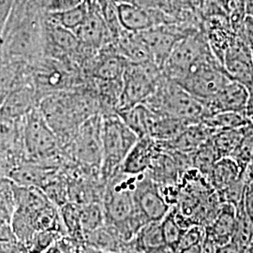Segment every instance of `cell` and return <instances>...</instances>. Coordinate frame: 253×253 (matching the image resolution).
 Listing matches in <instances>:
<instances>
[{"mask_svg": "<svg viewBox=\"0 0 253 253\" xmlns=\"http://www.w3.org/2000/svg\"><path fill=\"white\" fill-rule=\"evenodd\" d=\"M252 52H253V45L252 46Z\"/></svg>", "mask_w": 253, "mask_h": 253, "instance_id": "48", "label": "cell"}, {"mask_svg": "<svg viewBox=\"0 0 253 253\" xmlns=\"http://www.w3.org/2000/svg\"><path fill=\"white\" fill-rule=\"evenodd\" d=\"M206 238V229L201 225L194 224L192 226L188 227L185 233L182 235L180 243L177 248L176 253H180L187 251L190 248L203 244Z\"/></svg>", "mask_w": 253, "mask_h": 253, "instance_id": "38", "label": "cell"}, {"mask_svg": "<svg viewBox=\"0 0 253 253\" xmlns=\"http://www.w3.org/2000/svg\"><path fill=\"white\" fill-rule=\"evenodd\" d=\"M42 191L57 208H61L69 202V185L55 176L46 184Z\"/></svg>", "mask_w": 253, "mask_h": 253, "instance_id": "37", "label": "cell"}, {"mask_svg": "<svg viewBox=\"0 0 253 253\" xmlns=\"http://www.w3.org/2000/svg\"><path fill=\"white\" fill-rule=\"evenodd\" d=\"M101 126L102 117L92 116L82 123L72 141L74 158L84 165L98 167L100 170L102 162Z\"/></svg>", "mask_w": 253, "mask_h": 253, "instance_id": "8", "label": "cell"}, {"mask_svg": "<svg viewBox=\"0 0 253 253\" xmlns=\"http://www.w3.org/2000/svg\"><path fill=\"white\" fill-rule=\"evenodd\" d=\"M217 253H245L241 249H239L236 245L233 242L229 244L224 245L222 247H218Z\"/></svg>", "mask_w": 253, "mask_h": 253, "instance_id": "43", "label": "cell"}, {"mask_svg": "<svg viewBox=\"0 0 253 253\" xmlns=\"http://www.w3.org/2000/svg\"><path fill=\"white\" fill-rule=\"evenodd\" d=\"M89 61V73L96 81H122L128 63L114 43L102 48Z\"/></svg>", "mask_w": 253, "mask_h": 253, "instance_id": "15", "label": "cell"}, {"mask_svg": "<svg viewBox=\"0 0 253 253\" xmlns=\"http://www.w3.org/2000/svg\"><path fill=\"white\" fill-rule=\"evenodd\" d=\"M117 3H130L148 10H163L170 13L168 0H118Z\"/></svg>", "mask_w": 253, "mask_h": 253, "instance_id": "40", "label": "cell"}, {"mask_svg": "<svg viewBox=\"0 0 253 253\" xmlns=\"http://www.w3.org/2000/svg\"><path fill=\"white\" fill-rule=\"evenodd\" d=\"M231 79L213 52L207 54L180 81L175 82L198 100H209Z\"/></svg>", "mask_w": 253, "mask_h": 253, "instance_id": "7", "label": "cell"}, {"mask_svg": "<svg viewBox=\"0 0 253 253\" xmlns=\"http://www.w3.org/2000/svg\"><path fill=\"white\" fill-rule=\"evenodd\" d=\"M251 123H252V124H253V119H252V120H251Z\"/></svg>", "mask_w": 253, "mask_h": 253, "instance_id": "49", "label": "cell"}, {"mask_svg": "<svg viewBox=\"0 0 253 253\" xmlns=\"http://www.w3.org/2000/svg\"><path fill=\"white\" fill-rule=\"evenodd\" d=\"M236 222V208L229 203H221L217 214L206 228V237L217 247L229 244L233 240Z\"/></svg>", "mask_w": 253, "mask_h": 253, "instance_id": "20", "label": "cell"}, {"mask_svg": "<svg viewBox=\"0 0 253 253\" xmlns=\"http://www.w3.org/2000/svg\"><path fill=\"white\" fill-rule=\"evenodd\" d=\"M84 0H48L47 9L50 12L63 11L80 5Z\"/></svg>", "mask_w": 253, "mask_h": 253, "instance_id": "41", "label": "cell"}, {"mask_svg": "<svg viewBox=\"0 0 253 253\" xmlns=\"http://www.w3.org/2000/svg\"><path fill=\"white\" fill-rule=\"evenodd\" d=\"M230 158L234 159L244 171L253 164V126L252 123L245 126L244 136Z\"/></svg>", "mask_w": 253, "mask_h": 253, "instance_id": "36", "label": "cell"}, {"mask_svg": "<svg viewBox=\"0 0 253 253\" xmlns=\"http://www.w3.org/2000/svg\"><path fill=\"white\" fill-rule=\"evenodd\" d=\"M161 225L166 247L171 251V253H176L182 235L187 228H184L181 225L176 214L172 209L161 221Z\"/></svg>", "mask_w": 253, "mask_h": 253, "instance_id": "34", "label": "cell"}, {"mask_svg": "<svg viewBox=\"0 0 253 253\" xmlns=\"http://www.w3.org/2000/svg\"><path fill=\"white\" fill-rule=\"evenodd\" d=\"M246 116L250 119V121L253 119V86L249 89V99L246 108Z\"/></svg>", "mask_w": 253, "mask_h": 253, "instance_id": "44", "label": "cell"}, {"mask_svg": "<svg viewBox=\"0 0 253 253\" xmlns=\"http://www.w3.org/2000/svg\"><path fill=\"white\" fill-rule=\"evenodd\" d=\"M11 182L26 187H35L41 190L54 177L53 166L34 162H22L9 171Z\"/></svg>", "mask_w": 253, "mask_h": 253, "instance_id": "21", "label": "cell"}, {"mask_svg": "<svg viewBox=\"0 0 253 253\" xmlns=\"http://www.w3.org/2000/svg\"><path fill=\"white\" fill-rule=\"evenodd\" d=\"M84 243L100 251L122 253L126 244L115 227L105 224L84 236Z\"/></svg>", "mask_w": 253, "mask_h": 253, "instance_id": "25", "label": "cell"}, {"mask_svg": "<svg viewBox=\"0 0 253 253\" xmlns=\"http://www.w3.org/2000/svg\"><path fill=\"white\" fill-rule=\"evenodd\" d=\"M89 11V4L84 0L80 5L63 11L50 12L49 20L69 30L75 31L84 22Z\"/></svg>", "mask_w": 253, "mask_h": 253, "instance_id": "31", "label": "cell"}, {"mask_svg": "<svg viewBox=\"0 0 253 253\" xmlns=\"http://www.w3.org/2000/svg\"><path fill=\"white\" fill-rule=\"evenodd\" d=\"M158 150V142L150 136L139 138L126 155L119 170L128 174H141L148 172Z\"/></svg>", "mask_w": 253, "mask_h": 253, "instance_id": "18", "label": "cell"}, {"mask_svg": "<svg viewBox=\"0 0 253 253\" xmlns=\"http://www.w3.org/2000/svg\"><path fill=\"white\" fill-rule=\"evenodd\" d=\"M23 247L19 243L11 226L0 223V252L4 253H22Z\"/></svg>", "mask_w": 253, "mask_h": 253, "instance_id": "39", "label": "cell"}, {"mask_svg": "<svg viewBox=\"0 0 253 253\" xmlns=\"http://www.w3.org/2000/svg\"><path fill=\"white\" fill-rule=\"evenodd\" d=\"M132 240H135L136 246L146 253H162L168 249L163 239L161 221L145 224Z\"/></svg>", "mask_w": 253, "mask_h": 253, "instance_id": "27", "label": "cell"}, {"mask_svg": "<svg viewBox=\"0 0 253 253\" xmlns=\"http://www.w3.org/2000/svg\"><path fill=\"white\" fill-rule=\"evenodd\" d=\"M0 253H1V252H0Z\"/></svg>", "mask_w": 253, "mask_h": 253, "instance_id": "50", "label": "cell"}, {"mask_svg": "<svg viewBox=\"0 0 253 253\" xmlns=\"http://www.w3.org/2000/svg\"><path fill=\"white\" fill-rule=\"evenodd\" d=\"M40 99L31 83L25 82L10 91L0 107V113L10 118L22 119L38 107Z\"/></svg>", "mask_w": 253, "mask_h": 253, "instance_id": "17", "label": "cell"}, {"mask_svg": "<svg viewBox=\"0 0 253 253\" xmlns=\"http://www.w3.org/2000/svg\"><path fill=\"white\" fill-rule=\"evenodd\" d=\"M211 52L204 30L191 32L176 42L163 65V74L172 81H180Z\"/></svg>", "mask_w": 253, "mask_h": 253, "instance_id": "5", "label": "cell"}, {"mask_svg": "<svg viewBox=\"0 0 253 253\" xmlns=\"http://www.w3.org/2000/svg\"><path fill=\"white\" fill-rule=\"evenodd\" d=\"M246 171H244L234 159L230 157L221 158L214 164L208 178L212 188L217 192L225 190L239 180Z\"/></svg>", "mask_w": 253, "mask_h": 253, "instance_id": "23", "label": "cell"}, {"mask_svg": "<svg viewBox=\"0 0 253 253\" xmlns=\"http://www.w3.org/2000/svg\"><path fill=\"white\" fill-rule=\"evenodd\" d=\"M196 30L198 29L184 28L177 25H163L151 27L139 34L149 51L152 62L162 70L176 42Z\"/></svg>", "mask_w": 253, "mask_h": 253, "instance_id": "9", "label": "cell"}, {"mask_svg": "<svg viewBox=\"0 0 253 253\" xmlns=\"http://www.w3.org/2000/svg\"><path fill=\"white\" fill-rule=\"evenodd\" d=\"M81 224L84 236L106 224L102 203L94 202L81 206Z\"/></svg>", "mask_w": 253, "mask_h": 253, "instance_id": "33", "label": "cell"}, {"mask_svg": "<svg viewBox=\"0 0 253 253\" xmlns=\"http://www.w3.org/2000/svg\"><path fill=\"white\" fill-rule=\"evenodd\" d=\"M144 103L156 115L181 118L193 124L201 123L208 116L202 100L163 74L153 94Z\"/></svg>", "mask_w": 253, "mask_h": 253, "instance_id": "2", "label": "cell"}, {"mask_svg": "<svg viewBox=\"0 0 253 253\" xmlns=\"http://www.w3.org/2000/svg\"><path fill=\"white\" fill-rule=\"evenodd\" d=\"M60 217L67 235L75 241L84 242L81 224V206L68 202L59 208Z\"/></svg>", "mask_w": 253, "mask_h": 253, "instance_id": "30", "label": "cell"}, {"mask_svg": "<svg viewBox=\"0 0 253 253\" xmlns=\"http://www.w3.org/2000/svg\"><path fill=\"white\" fill-rule=\"evenodd\" d=\"M214 133V130L201 122L188 126L180 135L172 141L157 142L164 149L185 155H193L211 139Z\"/></svg>", "mask_w": 253, "mask_h": 253, "instance_id": "19", "label": "cell"}, {"mask_svg": "<svg viewBox=\"0 0 253 253\" xmlns=\"http://www.w3.org/2000/svg\"><path fill=\"white\" fill-rule=\"evenodd\" d=\"M245 126L235 129L220 130L213 134L211 140L219 159L230 157L234 153L244 136Z\"/></svg>", "mask_w": 253, "mask_h": 253, "instance_id": "32", "label": "cell"}, {"mask_svg": "<svg viewBox=\"0 0 253 253\" xmlns=\"http://www.w3.org/2000/svg\"><path fill=\"white\" fill-rule=\"evenodd\" d=\"M249 89L238 82L230 81L214 97L204 100L208 116L221 112L246 114Z\"/></svg>", "mask_w": 253, "mask_h": 253, "instance_id": "16", "label": "cell"}, {"mask_svg": "<svg viewBox=\"0 0 253 253\" xmlns=\"http://www.w3.org/2000/svg\"><path fill=\"white\" fill-rule=\"evenodd\" d=\"M247 172H248L249 175L252 177V179L253 180V164L249 166V168L247 169Z\"/></svg>", "mask_w": 253, "mask_h": 253, "instance_id": "46", "label": "cell"}, {"mask_svg": "<svg viewBox=\"0 0 253 253\" xmlns=\"http://www.w3.org/2000/svg\"><path fill=\"white\" fill-rule=\"evenodd\" d=\"M232 242L244 253L253 242V219L246 211L243 200L236 208V222Z\"/></svg>", "mask_w": 253, "mask_h": 253, "instance_id": "29", "label": "cell"}, {"mask_svg": "<svg viewBox=\"0 0 253 253\" xmlns=\"http://www.w3.org/2000/svg\"><path fill=\"white\" fill-rule=\"evenodd\" d=\"M170 4V11L174 9H194L199 5L200 0H168Z\"/></svg>", "mask_w": 253, "mask_h": 253, "instance_id": "42", "label": "cell"}, {"mask_svg": "<svg viewBox=\"0 0 253 253\" xmlns=\"http://www.w3.org/2000/svg\"><path fill=\"white\" fill-rule=\"evenodd\" d=\"M23 157V118H10L0 113V167H10V171L18 164L19 158Z\"/></svg>", "mask_w": 253, "mask_h": 253, "instance_id": "13", "label": "cell"}, {"mask_svg": "<svg viewBox=\"0 0 253 253\" xmlns=\"http://www.w3.org/2000/svg\"><path fill=\"white\" fill-rule=\"evenodd\" d=\"M162 76V70L152 61L142 64L128 62L123 75L122 93L117 113L144 103L153 94Z\"/></svg>", "mask_w": 253, "mask_h": 253, "instance_id": "6", "label": "cell"}, {"mask_svg": "<svg viewBox=\"0 0 253 253\" xmlns=\"http://www.w3.org/2000/svg\"><path fill=\"white\" fill-rule=\"evenodd\" d=\"M139 176L140 174H128L118 169L106 181L102 198L106 224L115 227L125 243L130 242L147 224L138 211L134 200Z\"/></svg>", "mask_w": 253, "mask_h": 253, "instance_id": "1", "label": "cell"}, {"mask_svg": "<svg viewBox=\"0 0 253 253\" xmlns=\"http://www.w3.org/2000/svg\"><path fill=\"white\" fill-rule=\"evenodd\" d=\"M117 114L139 138L150 135L154 121L157 118V115L145 103L121 110Z\"/></svg>", "mask_w": 253, "mask_h": 253, "instance_id": "24", "label": "cell"}, {"mask_svg": "<svg viewBox=\"0 0 253 253\" xmlns=\"http://www.w3.org/2000/svg\"><path fill=\"white\" fill-rule=\"evenodd\" d=\"M218 160L219 158L217 156V151L211 139H209L205 145H202L199 149L192 155V164L194 168L204 176L207 177L212 167Z\"/></svg>", "mask_w": 253, "mask_h": 253, "instance_id": "35", "label": "cell"}, {"mask_svg": "<svg viewBox=\"0 0 253 253\" xmlns=\"http://www.w3.org/2000/svg\"><path fill=\"white\" fill-rule=\"evenodd\" d=\"M139 137L117 113L103 115L101 126V177L105 181L118 171Z\"/></svg>", "mask_w": 253, "mask_h": 253, "instance_id": "3", "label": "cell"}, {"mask_svg": "<svg viewBox=\"0 0 253 253\" xmlns=\"http://www.w3.org/2000/svg\"><path fill=\"white\" fill-rule=\"evenodd\" d=\"M192 124L185 119L157 115L149 136L158 142L172 141Z\"/></svg>", "mask_w": 253, "mask_h": 253, "instance_id": "26", "label": "cell"}, {"mask_svg": "<svg viewBox=\"0 0 253 253\" xmlns=\"http://www.w3.org/2000/svg\"><path fill=\"white\" fill-rule=\"evenodd\" d=\"M83 253H110V252H105V251H100V250H97V249H94V248H91L88 247L86 245L84 244V251Z\"/></svg>", "mask_w": 253, "mask_h": 253, "instance_id": "45", "label": "cell"}, {"mask_svg": "<svg viewBox=\"0 0 253 253\" xmlns=\"http://www.w3.org/2000/svg\"><path fill=\"white\" fill-rule=\"evenodd\" d=\"M73 32L78 38L82 48L91 53H98L102 48L114 43L113 37L102 14L90 5L84 22Z\"/></svg>", "mask_w": 253, "mask_h": 253, "instance_id": "14", "label": "cell"}, {"mask_svg": "<svg viewBox=\"0 0 253 253\" xmlns=\"http://www.w3.org/2000/svg\"><path fill=\"white\" fill-rule=\"evenodd\" d=\"M223 70L227 76L250 89L253 86V59L252 47L235 35L224 54Z\"/></svg>", "mask_w": 253, "mask_h": 253, "instance_id": "12", "label": "cell"}, {"mask_svg": "<svg viewBox=\"0 0 253 253\" xmlns=\"http://www.w3.org/2000/svg\"><path fill=\"white\" fill-rule=\"evenodd\" d=\"M203 124L215 131L235 129L247 126L251 123L250 119L243 113L235 112H221L210 115L203 119Z\"/></svg>", "mask_w": 253, "mask_h": 253, "instance_id": "28", "label": "cell"}, {"mask_svg": "<svg viewBox=\"0 0 253 253\" xmlns=\"http://www.w3.org/2000/svg\"><path fill=\"white\" fill-rule=\"evenodd\" d=\"M134 200L138 211L147 223L162 221L171 210L160 186L147 172L139 176L134 190Z\"/></svg>", "mask_w": 253, "mask_h": 253, "instance_id": "10", "label": "cell"}, {"mask_svg": "<svg viewBox=\"0 0 253 253\" xmlns=\"http://www.w3.org/2000/svg\"><path fill=\"white\" fill-rule=\"evenodd\" d=\"M23 145L27 161L43 163L53 161L60 143L39 107L23 118Z\"/></svg>", "mask_w": 253, "mask_h": 253, "instance_id": "4", "label": "cell"}, {"mask_svg": "<svg viewBox=\"0 0 253 253\" xmlns=\"http://www.w3.org/2000/svg\"><path fill=\"white\" fill-rule=\"evenodd\" d=\"M42 41L46 57L70 62L82 53L81 43L74 32L50 20L42 27Z\"/></svg>", "mask_w": 253, "mask_h": 253, "instance_id": "11", "label": "cell"}, {"mask_svg": "<svg viewBox=\"0 0 253 253\" xmlns=\"http://www.w3.org/2000/svg\"><path fill=\"white\" fill-rule=\"evenodd\" d=\"M118 53L129 63L142 64L152 61L145 42L139 33L123 29L114 42Z\"/></svg>", "mask_w": 253, "mask_h": 253, "instance_id": "22", "label": "cell"}, {"mask_svg": "<svg viewBox=\"0 0 253 253\" xmlns=\"http://www.w3.org/2000/svg\"><path fill=\"white\" fill-rule=\"evenodd\" d=\"M253 253V242L252 243V245L248 248V250L246 251V253Z\"/></svg>", "mask_w": 253, "mask_h": 253, "instance_id": "47", "label": "cell"}]
</instances>
